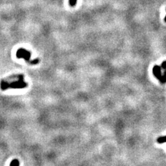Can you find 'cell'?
Here are the masks:
<instances>
[{
  "label": "cell",
  "mask_w": 166,
  "mask_h": 166,
  "mask_svg": "<svg viewBox=\"0 0 166 166\" xmlns=\"http://www.w3.org/2000/svg\"><path fill=\"white\" fill-rule=\"evenodd\" d=\"M28 87V83L24 81L23 74H14L1 79L0 81V89L1 91L8 89H20Z\"/></svg>",
  "instance_id": "1"
},
{
  "label": "cell",
  "mask_w": 166,
  "mask_h": 166,
  "mask_svg": "<svg viewBox=\"0 0 166 166\" xmlns=\"http://www.w3.org/2000/svg\"><path fill=\"white\" fill-rule=\"evenodd\" d=\"M10 166H20V161L18 159H15L10 163Z\"/></svg>",
  "instance_id": "4"
},
{
  "label": "cell",
  "mask_w": 166,
  "mask_h": 166,
  "mask_svg": "<svg viewBox=\"0 0 166 166\" xmlns=\"http://www.w3.org/2000/svg\"><path fill=\"white\" fill-rule=\"evenodd\" d=\"M161 68H163L164 70H166V61H164L163 63L161 64Z\"/></svg>",
  "instance_id": "8"
},
{
  "label": "cell",
  "mask_w": 166,
  "mask_h": 166,
  "mask_svg": "<svg viewBox=\"0 0 166 166\" xmlns=\"http://www.w3.org/2000/svg\"><path fill=\"white\" fill-rule=\"evenodd\" d=\"M157 142L159 143H166V136H165L159 137V138L157 139Z\"/></svg>",
  "instance_id": "6"
},
{
  "label": "cell",
  "mask_w": 166,
  "mask_h": 166,
  "mask_svg": "<svg viewBox=\"0 0 166 166\" xmlns=\"http://www.w3.org/2000/svg\"><path fill=\"white\" fill-rule=\"evenodd\" d=\"M165 22H166V16H165Z\"/></svg>",
  "instance_id": "9"
},
{
  "label": "cell",
  "mask_w": 166,
  "mask_h": 166,
  "mask_svg": "<svg viewBox=\"0 0 166 166\" xmlns=\"http://www.w3.org/2000/svg\"><path fill=\"white\" fill-rule=\"evenodd\" d=\"M160 82L161 83H165L166 82V70H165V72H164V74L162 75L161 79L159 80Z\"/></svg>",
  "instance_id": "5"
},
{
  "label": "cell",
  "mask_w": 166,
  "mask_h": 166,
  "mask_svg": "<svg viewBox=\"0 0 166 166\" xmlns=\"http://www.w3.org/2000/svg\"><path fill=\"white\" fill-rule=\"evenodd\" d=\"M16 57L18 59H21V58H23V59L25 60V61L26 62H28V64H38L39 61V59H35L33 60H31V52L26 50L24 48H20V49H18V51H17L16 53Z\"/></svg>",
  "instance_id": "2"
},
{
  "label": "cell",
  "mask_w": 166,
  "mask_h": 166,
  "mask_svg": "<svg viewBox=\"0 0 166 166\" xmlns=\"http://www.w3.org/2000/svg\"><path fill=\"white\" fill-rule=\"evenodd\" d=\"M152 71H153V74L154 76L156 78H157L158 80H160L162 76V73H161V67L160 66H158V65H155L153 67V69H152Z\"/></svg>",
  "instance_id": "3"
},
{
  "label": "cell",
  "mask_w": 166,
  "mask_h": 166,
  "mask_svg": "<svg viewBox=\"0 0 166 166\" xmlns=\"http://www.w3.org/2000/svg\"><path fill=\"white\" fill-rule=\"evenodd\" d=\"M77 4V0H69V5L72 7H74Z\"/></svg>",
  "instance_id": "7"
}]
</instances>
